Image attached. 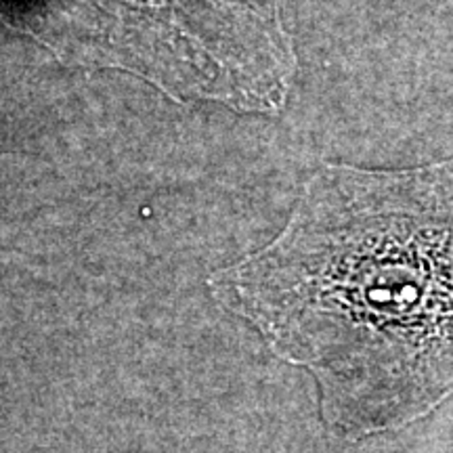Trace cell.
Wrapping results in <instances>:
<instances>
[{
    "mask_svg": "<svg viewBox=\"0 0 453 453\" xmlns=\"http://www.w3.org/2000/svg\"><path fill=\"white\" fill-rule=\"evenodd\" d=\"M211 288L313 376L334 433L357 441L424 420L453 396V157L324 164L280 234Z\"/></svg>",
    "mask_w": 453,
    "mask_h": 453,
    "instance_id": "6da1fadb",
    "label": "cell"
},
{
    "mask_svg": "<svg viewBox=\"0 0 453 453\" xmlns=\"http://www.w3.org/2000/svg\"><path fill=\"white\" fill-rule=\"evenodd\" d=\"M61 64L118 70L166 97L275 116L298 57L283 0H0Z\"/></svg>",
    "mask_w": 453,
    "mask_h": 453,
    "instance_id": "7a4b0ae2",
    "label": "cell"
}]
</instances>
